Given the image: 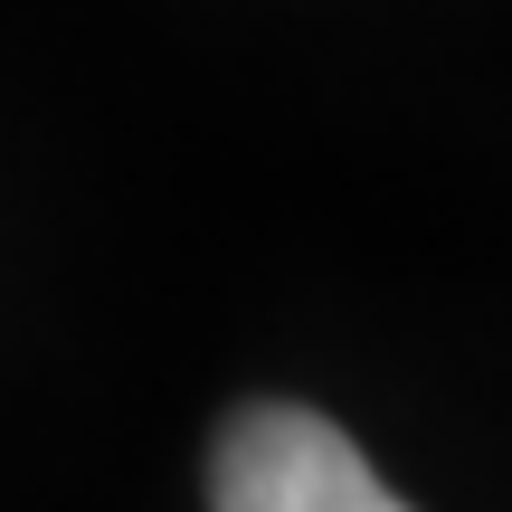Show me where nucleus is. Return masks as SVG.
<instances>
[{"instance_id": "obj_1", "label": "nucleus", "mask_w": 512, "mask_h": 512, "mask_svg": "<svg viewBox=\"0 0 512 512\" xmlns=\"http://www.w3.org/2000/svg\"><path fill=\"white\" fill-rule=\"evenodd\" d=\"M209 512H418V503L389 494L323 408L256 399L209 446Z\"/></svg>"}]
</instances>
